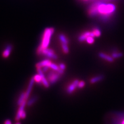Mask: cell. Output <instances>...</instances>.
Here are the masks:
<instances>
[{
  "label": "cell",
  "mask_w": 124,
  "mask_h": 124,
  "mask_svg": "<svg viewBox=\"0 0 124 124\" xmlns=\"http://www.w3.org/2000/svg\"><path fill=\"white\" fill-rule=\"evenodd\" d=\"M116 10V5L111 2H94L89 7L87 13L90 17L99 16L103 20H108Z\"/></svg>",
  "instance_id": "cell-1"
},
{
  "label": "cell",
  "mask_w": 124,
  "mask_h": 124,
  "mask_svg": "<svg viewBox=\"0 0 124 124\" xmlns=\"http://www.w3.org/2000/svg\"><path fill=\"white\" fill-rule=\"evenodd\" d=\"M54 32V29L53 28H46L44 32L41 45H40L43 49L48 48L50 44L51 38Z\"/></svg>",
  "instance_id": "cell-2"
},
{
  "label": "cell",
  "mask_w": 124,
  "mask_h": 124,
  "mask_svg": "<svg viewBox=\"0 0 124 124\" xmlns=\"http://www.w3.org/2000/svg\"><path fill=\"white\" fill-rule=\"evenodd\" d=\"M41 54L48 58V59H52L54 60H56L57 59V55L51 49H44L42 51Z\"/></svg>",
  "instance_id": "cell-3"
},
{
  "label": "cell",
  "mask_w": 124,
  "mask_h": 124,
  "mask_svg": "<svg viewBox=\"0 0 124 124\" xmlns=\"http://www.w3.org/2000/svg\"><path fill=\"white\" fill-rule=\"evenodd\" d=\"M92 36L95 37V35L93 31H86V32H83L82 34H81L78 37V40L80 42H83L86 41V39L88 36Z\"/></svg>",
  "instance_id": "cell-4"
},
{
  "label": "cell",
  "mask_w": 124,
  "mask_h": 124,
  "mask_svg": "<svg viewBox=\"0 0 124 124\" xmlns=\"http://www.w3.org/2000/svg\"><path fill=\"white\" fill-rule=\"evenodd\" d=\"M37 71L39 75L41 77V81L42 84L44 85V86L46 88H48L50 86V83L48 82V81L46 78V77L44 74V72L42 71L41 68H37Z\"/></svg>",
  "instance_id": "cell-5"
},
{
  "label": "cell",
  "mask_w": 124,
  "mask_h": 124,
  "mask_svg": "<svg viewBox=\"0 0 124 124\" xmlns=\"http://www.w3.org/2000/svg\"><path fill=\"white\" fill-rule=\"evenodd\" d=\"M80 81L78 80H76L73 81V83L71 84L68 86L67 90V93L69 94H72V93L74 92V91L76 90V88L78 86V84Z\"/></svg>",
  "instance_id": "cell-6"
},
{
  "label": "cell",
  "mask_w": 124,
  "mask_h": 124,
  "mask_svg": "<svg viewBox=\"0 0 124 124\" xmlns=\"http://www.w3.org/2000/svg\"><path fill=\"white\" fill-rule=\"evenodd\" d=\"M26 100H25L24 102H23L21 105L20 106V107H19L18 112H17V114L16 115V118L15 119L17 121H19V120H20L21 117V114L22 113V112L24 111V108L25 106H26Z\"/></svg>",
  "instance_id": "cell-7"
},
{
  "label": "cell",
  "mask_w": 124,
  "mask_h": 124,
  "mask_svg": "<svg viewBox=\"0 0 124 124\" xmlns=\"http://www.w3.org/2000/svg\"><path fill=\"white\" fill-rule=\"evenodd\" d=\"M34 82H35L34 78V77H32L30 80L28 87V88H27L26 91L25 92V99H26V100H28L29 97V96L31 94V91H32V88H33V85L34 84Z\"/></svg>",
  "instance_id": "cell-8"
},
{
  "label": "cell",
  "mask_w": 124,
  "mask_h": 124,
  "mask_svg": "<svg viewBox=\"0 0 124 124\" xmlns=\"http://www.w3.org/2000/svg\"><path fill=\"white\" fill-rule=\"evenodd\" d=\"M99 56L101 59L107 61L108 62H113L114 61V59L112 56H110L108 54L103 53V52H100L99 53Z\"/></svg>",
  "instance_id": "cell-9"
},
{
  "label": "cell",
  "mask_w": 124,
  "mask_h": 124,
  "mask_svg": "<svg viewBox=\"0 0 124 124\" xmlns=\"http://www.w3.org/2000/svg\"><path fill=\"white\" fill-rule=\"evenodd\" d=\"M13 49V46L11 45H8L5 48L4 51H3L2 55L3 57L4 58H7L10 55V54L11 53V50H12Z\"/></svg>",
  "instance_id": "cell-10"
},
{
  "label": "cell",
  "mask_w": 124,
  "mask_h": 124,
  "mask_svg": "<svg viewBox=\"0 0 124 124\" xmlns=\"http://www.w3.org/2000/svg\"><path fill=\"white\" fill-rule=\"evenodd\" d=\"M51 64V62L49 60H45L39 63H38L36 64V67L37 68H41L44 67L45 66H49Z\"/></svg>",
  "instance_id": "cell-11"
},
{
  "label": "cell",
  "mask_w": 124,
  "mask_h": 124,
  "mask_svg": "<svg viewBox=\"0 0 124 124\" xmlns=\"http://www.w3.org/2000/svg\"><path fill=\"white\" fill-rule=\"evenodd\" d=\"M60 75L58 72H55L51 78H50L48 81H49L50 84H53L55 83L57 81L59 80L60 78Z\"/></svg>",
  "instance_id": "cell-12"
},
{
  "label": "cell",
  "mask_w": 124,
  "mask_h": 124,
  "mask_svg": "<svg viewBox=\"0 0 124 124\" xmlns=\"http://www.w3.org/2000/svg\"><path fill=\"white\" fill-rule=\"evenodd\" d=\"M104 78V76L103 75H99L92 78L90 80V82L92 84H94L97 82H100L101 80H102Z\"/></svg>",
  "instance_id": "cell-13"
},
{
  "label": "cell",
  "mask_w": 124,
  "mask_h": 124,
  "mask_svg": "<svg viewBox=\"0 0 124 124\" xmlns=\"http://www.w3.org/2000/svg\"><path fill=\"white\" fill-rule=\"evenodd\" d=\"M59 39L60 41L61 42V44H67L68 45L69 43V41L67 38L66 37L65 35L63 34H61L59 35Z\"/></svg>",
  "instance_id": "cell-14"
},
{
  "label": "cell",
  "mask_w": 124,
  "mask_h": 124,
  "mask_svg": "<svg viewBox=\"0 0 124 124\" xmlns=\"http://www.w3.org/2000/svg\"><path fill=\"white\" fill-rule=\"evenodd\" d=\"M25 100H26L25 99V93H22L20 97L18 100L17 101V104L18 105L20 106L21 104Z\"/></svg>",
  "instance_id": "cell-15"
},
{
  "label": "cell",
  "mask_w": 124,
  "mask_h": 124,
  "mask_svg": "<svg viewBox=\"0 0 124 124\" xmlns=\"http://www.w3.org/2000/svg\"><path fill=\"white\" fill-rule=\"evenodd\" d=\"M38 100V97H33L31 98L28 101V102H27L26 104L27 106H29V107H30V106H32V105H33V104L35 103L37 100Z\"/></svg>",
  "instance_id": "cell-16"
},
{
  "label": "cell",
  "mask_w": 124,
  "mask_h": 124,
  "mask_svg": "<svg viewBox=\"0 0 124 124\" xmlns=\"http://www.w3.org/2000/svg\"><path fill=\"white\" fill-rule=\"evenodd\" d=\"M111 56L113 57L114 59H119L123 56V54L122 52L118 51H114L112 53Z\"/></svg>",
  "instance_id": "cell-17"
},
{
  "label": "cell",
  "mask_w": 124,
  "mask_h": 124,
  "mask_svg": "<svg viewBox=\"0 0 124 124\" xmlns=\"http://www.w3.org/2000/svg\"><path fill=\"white\" fill-rule=\"evenodd\" d=\"M62 45V49H63V52L65 54H68L69 52V49L68 46L67 44H61Z\"/></svg>",
  "instance_id": "cell-18"
},
{
  "label": "cell",
  "mask_w": 124,
  "mask_h": 124,
  "mask_svg": "<svg viewBox=\"0 0 124 124\" xmlns=\"http://www.w3.org/2000/svg\"><path fill=\"white\" fill-rule=\"evenodd\" d=\"M94 33L95 37H99L100 36L101 34V32L100 30L98 28H95L94 29H93L92 31Z\"/></svg>",
  "instance_id": "cell-19"
},
{
  "label": "cell",
  "mask_w": 124,
  "mask_h": 124,
  "mask_svg": "<svg viewBox=\"0 0 124 124\" xmlns=\"http://www.w3.org/2000/svg\"><path fill=\"white\" fill-rule=\"evenodd\" d=\"M34 80H35V82H36V83H37L38 84L42 83L41 77L40 76V75H39L38 73L34 77Z\"/></svg>",
  "instance_id": "cell-20"
},
{
  "label": "cell",
  "mask_w": 124,
  "mask_h": 124,
  "mask_svg": "<svg viewBox=\"0 0 124 124\" xmlns=\"http://www.w3.org/2000/svg\"><path fill=\"white\" fill-rule=\"evenodd\" d=\"M49 67L50 68H51L53 70H54L55 71H57L60 69L59 66H57L55 64L52 63H51V64L50 65Z\"/></svg>",
  "instance_id": "cell-21"
},
{
  "label": "cell",
  "mask_w": 124,
  "mask_h": 124,
  "mask_svg": "<svg viewBox=\"0 0 124 124\" xmlns=\"http://www.w3.org/2000/svg\"><path fill=\"white\" fill-rule=\"evenodd\" d=\"M86 41L88 44H93L95 41V38L94 37L88 36L86 39Z\"/></svg>",
  "instance_id": "cell-22"
},
{
  "label": "cell",
  "mask_w": 124,
  "mask_h": 124,
  "mask_svg": "<svg viewBox=\"0 0 124 124\" xmlns=\"http://www.w3.org/2000/svg\"><path fill=\"white\" fill-rule=\"evenodd\" d=\"M85 85V83L84 81H81L79 82V84H78V87L79 88H82L84 87Z\"/></svg>",
  "instance_id": "cell-23"
},
{
  "label": "cell",
  "mask_w": 124,
  "mask_h": 124,
  "mask_svg": "<svg viewBox=\"0 0 124 124\" xmlns=\"http://www.w3.org/2000/svg\"><path fill=\"white\" fill-rule=\"evenodd\" d=\"M54 70L50 71V72L48 73V76H47V79H48V80H49L50 78H51L54 74H55V72H54Z\"/></svg>",
  "instance_id": "cell-24"
},
{
  "label": "cell",
  "mask_w": 124,
  "mask_h": 124,
  "mask_svg": "<svg viewBox=\"0 0 124 124\" xmlns=\"http://www.w3.org/2000/svg\"><path fill=\"white\" fill-rule=\"evenodd\" d=\"M59 68L60 69H61L62 70H65L66 69V65L63 64V63H61L59 65Z\"/></svg>",
  "instance_id": "cell-25"
},
{
  "label": "cell",
  "mask_w": 124,
  "mask_h": 124,
  "mask_svg": "<svg viewBox=\"0 0 124 124\" xmlns=\"http://www.w3.org/2000/svg\"><path fill=\"white\" fill-rule=\"evenodd\" d=\"M113 0H93L94 2H111Z\"/></svg>",
  "instance_id": "cell-26"
},
{
  "label": "cell",
  "mask_w": 124,
  "mask_h": 124,
  "mask_svg": "<svg viewBox=\"0 0 124 124\" xmlns=\"http://www.w3.org/2000/svg\"><path fill=\"white\" fill-rule=\"evenodd\" d=\"M49 68H50V67L49 66H45L44 67H42V70L44 72H46V71H47L48 70Z\"/></svg>",
  "instance_id": "cell-27"
},
{
  "label": "cell",
  "mask_w": 124,
  "mask_h": 124,
  "mask_svg": "<svg viewBox=\"0 0 124 124\" xmlns=\"http://www.w3.org/2000/svg\"><path fill=\"white\" fill-rule=\"evenodd\" d=\"M21 117L22 119H24L26 117V113H25V112L24 111H23L22 112V113L21 114Z\"/></svg>",
  "instance_id": "cell-28"
},
{
  "label": "cell",
  "mask_w": 124,
  "mask_h": 124,
  "mask_svg": "<svg viewBox=\"0 0 124 124\" xmlns=\"http://www.w3.org/2000/svg\"><path fill=\"white\" fill-rule=\"evenodd\" d=\"M57 72L59 73L60 75H62L64 73V70H62L61 69H60L59 70L57 71Z\"/></svg>",
  "instance_id": "cell-29"
},
{
  "label": "cell",
  "mask_w": 124,
  "mask_h": 124,
  "mask_svg": "<svg viewBox=\"0 0 124 124\" xmlns=\"http://www.w3.org/2000/svg\"><path fill=\"white\" fill-rule=\"evenodd\" d=\"M5 124H11V122L9 119H7L5 122Z\"/></svg>",
  "instance_id": "cell-30"
},
{
  "label": "cell",
  "mask_w": 124,
  "mask_h": 124,
  "mask_svg": "<svg viewBox=\"0 0 124 124\" xmlns=\"http://www.w3.org/2000/svg\"><path fill=\"white\" fill-rule=\"evenodd\" d=\"M120 124H124V118L121 122V123H120Z\"/></svg>",
  "instance_id": "cell-31"
},
{
  "label": "cell",
  "mask_w": 124,
  "mask_h": 124,
  "mask_svg": "<svg viewBox=\"0 0 124 124\" xmlns=\"http://www.w3.org/2000/svg\"><path fill=\"white\" fill-rule=\"evenodd\" d=\"M15 124H21V123H19V122H18V123H16Z\"/></svg>",
  "instance_id": "cell-32"
},
{
  "label": "cell",
  "mask_w": 124,
  "mask_h": 124,
  "mask_svg": "<svg viewBox=\"0 0 124 124\" xmlns=\"http://www.w3.org/2000/svg\"><path fill=\"white\" fill-rule=\"evenodd\" d=\"M82 1H88L89 0H82Z\"/></svg>",
  "instance_id": "cell-33"
},
{
  "label": "cell",
  "mask_w": 124,
  "mask_h": 124,
  "mask_svg": "<svg viewBox=\"0 0 124 124\" xmlns=\"http://www.w3.org/2000/svg\"><path fill=\"white\" fill-rule=\"evenodd\" d=\"M89 1H90V0H89ZM90 1H92V0H90Z\"/></svg>",
  "instance_id": "cell-34"
}]
</instances>
